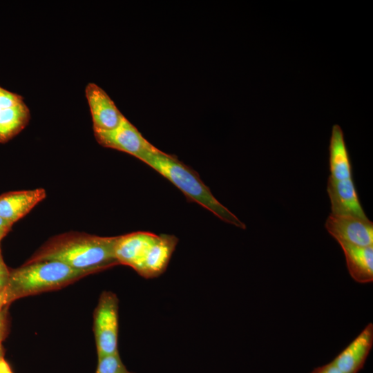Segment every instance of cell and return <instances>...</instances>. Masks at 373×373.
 Instances as JSON below:
<instances>
[{
  "mask_svg": "<svg viewBox=\"0 0 373 373\" xmlns=\"http://www.w3.org/2000/svg\"><path fill=\"white\" fill-rule=\"evenodd\" d=\"M8 233L6 231L0 229V242Z\"/></svg>",
  "mask_w": 373,
  "mask_h": 373,
  "instance_id": "7402d4cb",
  "label": "cell"
},
{
  "mask_svg": "<svg viewBox=\"0 0 373 373\" xmlns=\"http://www.w3.org/2000/svg\"><path fill=\"white\" fill-rule=\"evenodd\" d=\"M8 307L0 312V343L4 339L8 334Z\"/></svg>",
  "mask_w": 373,
  "mask_h": 373,
  "instance_id": "e0dca14e",
  "label": "cell"
},
{
  "mask_svg": "<svg viewBox=\"0 0 373 373\" xmlns=\"http://www.w3.org/2000/svg\"><path fill=\"white\" fill-rule=\"evenodd\" d=\"M85 95L94 132L113 130L117 127L125 117L109 95L95 83L90 82L86 85Z\"/></svg>",
  "mask_w": 373,
  "mask_h": 373,
  "instance_id": "9c48e42d",
  "label": "cell"
},
{
  "mask_svg": "<svg viewBox=\"0 0 373 373\" xmlns=\"http://www.w3.org/2000/svg\"><path fill=\"white\" fill-rule=\"evenodd\" d=\"M330 175L327 191L330 200L332 213L351 215L367 218L355 189L352 166L344 133L338 124L332 126L329 145Z\"/></svg>",
  "mask_w": 373,
  "mask_h": 373,
  "instance_id": "277c9868",
  "label": "cell"
},
{
  "mask_svg": "<svg viewBox=\"0 0 373 373\" xmlns=\"http://www.w3.org/2000/svg\"><path fill=\"white\" fill-rule=\"evenodd\" d=\"M46 196L44 189L11 191L0 195V218L13 224Z\"/></svg>",
  "mask_w": 373,
  "mask_h": 373,
  "instance_id": "7c38bea8",
  "label": "cell"
},
{
  "mask_svg": "<svg viewBox=\"0 0 373 373\" xmlns=\"http://www.w3.org/2000/svg\"><path fill=\"white\" fill-rule=\"evenodd\" d=\"M8 303L4 293L0 294V312L8 306Z\"/></svg>",
  "mask_w": 373,
  "mask_h": 373,
  "instance_id": "ffe728a7",
  "label": "cell"
},
{
  "mask_svg": "<svg viewBox=\"0 0 373 373\" xmlns=\"http://www.w3.org/2000/svg\"><path fill=\"white\" fill-rule=\"evenodd\" d=\"M325 227L336 240L361 246H373V222L367 218L330 213Z\"/></svg>",
  "mask_w": 373,
  "mask_h": 373,
  "instance_id": "52a82bcc",
  "label": "cell"
},
{
  "mask_svg": "<svg viewBox=\"0 0 373 373\" xmlns=\"http://www.w3.org/2000/svg\"><path fill=\"white\" fill-rule=\"evenodd\" d=\"M97 358L95 373H134L127 370L119 352Z\"/></svg>",
  "mask_w": 373,
  "mask_h": 373,
  "instance_id": "9a60e30c",
  "label": "cell"
},
{
  "mask_svg": "<svg viewBox=\"0 0 373 373\" xmlns=\"http://www.w3.org/2000/svg\"><path fill=\"white\" fill-rule=\"evenodd\" d=\"M12 225L0 218V229L9 231Z\"/></svg>",
  "mask_w": 373,
  "mask_h": 373,
  "instance_id": "44dd1931",
  "label": "cell"
},
{
  "mask_svg": "<svg viewBox=\"0 0 373 373\" xmlns=\"http://www.w3.org/2000/svg\"><path fill=\"white\" fill-rule=\"evenodd\" d=\"M93 274L56 260L26 262L10 271L4 294L10 304L18 298L64 287Z\"/></svg>",
  "mask_w": 373,
  "mask_h": 373,
  "instance_id": "3957f363",
  "label": "cell"
},
{
  "mask_svg": "<svg viewBox=\"0 0 373 373\" xmlns=\"http://www.w3.org/2000/svg\"><path fill=\"white\" fill-rule=\"evenodd\" d=\"M373 345V324L360 334L331 361L343 373H357L364 366Z\"/></svg>",
  "mask_w": 373,
  "mask_h": 373,
  "instance_id": "8fae6325",
  "label": "cell"
},
{
  "mask_svg": "<svg viewBox=\"0 0 373 373\" xmlns=\"http://www.w3.org/2000/svg\"><path fill=\"white\" fill-rule=\"evenodd\" d=\"M30 119V109L23 97L0 86V143L15 137Z\"/></svg>",
  "mask_w": 373,
  "mask_h": 373,
  "instance_id": "ba28073f",
  "label": "cell"
},
{
  "mask_svg": "<svg viewBox=\"0 0 373 373\" xmlns=\"http://www.w3.org/2000/svg\"><path fill=\"white\" fill-rule=\"evenodd\" d=\"M117 236L68 233L53 237L27 262L56 260L95 274L119 265L115 256Z\"/></svg>",
  "mask_w": 373,
  "mask_h": 373,
  "instance_id": "6da1fadb",
  "label": "cell"
},
{
  "mask_svg": "<svg viewBox=\"0 0 373 373\" xmlns=\"http://www.w3.org/2000/svg\"><path fill=\"white\" fill-rule=\"evenodd\" d=\"M94 135L102 146L126 153L142 162L151 153L158 150L126 117L115 128L94 132Z\"/></svg>",
  "mask_w": 373,
  "mask_h": 373,
  "instance_id": "8992f818",
  "label": "cell"
},
{
  "mask_svg": "<svg viewBox=\"0 0 373 373\" xmlns=\"http://www.w3.org/2000/svg\"><path fill=\"white\" fill-rule=\"evenodd\" d=\"M3 356H4V349L1 343H0V358L3 357Z\"/></svg>",
  "mask_w": 373,
  "mask_h": 373,
  "instance_id": "603a6c76",
  "label": "cell"
},
{
  "mask_svg": "<svg viewBox=\"0 0 373 373\" xmlns=\"http://www.w3.org/2000/svg\"><path fill=\"white\" fill-rule=\"evenodd\" d=\"M10 270L6 266L0 249V294L5 292L8 285Z\"/></svg>",
  "mask_w": 373,
  "mask_h": 373,
  "instance_id": "2e32d148",
  "label": "cell"
},
{
  "mask_svg": "<svg viewBox=\"0 0 373 373\" xmlns=\"http://www.w3.org/2000/svg\"><path fill=\"white\" fill-rule=\"evenodd\" d=\"M156 234L137 231L118 236L115 247V256L119 265L136 267Z\"/></svg>",
  "mask_w": 373,
  "mask_h": 373,
  "instance_id": "4fadbf2b",
  "label": "cell"
},
{
  "mask_svg": "<svg viewBox=\"0 0 373 373\" xmlns=\"http://www.w3.org/2000/svg\"><path fill=\"white\" fill-rule=\"evenodd\" d=\"M178 242L173 235H156L134 270L145 278L160 276L166 271Z\"/></svg>",
  "mask_w": 373,
  "mask_h": 373,
  "instance_id": "30bf717a",
  "label": "cell"
},
{
  "mask_svg": "<svg viewBox=\"0 0 373 373\" xmlns=\"http://www.w3.org/2000/svg\"><path fill=\"white\" fill-rule=\"evenodd\" d=\"M143 162L174 184L189 200L199 204L225 222L246 229L245 224L213 196L198 173L175 156L158 149L148 155Z\"/></svg>",
  "mask_w": 373,
  "mask_h": 373,
  "instance_id": "7a4b0ae2",
  "label": "cell"
},
{
  "mask_svg": "<svg viewBox=\"0 0 373 373\" xmlns=\"http://www.w3.org/2000/svg\"><path fill=\"white\" fill-rule=\"evenodd\" d=\"M351 277L357 283L373 281V246L361 247L339 242Z\"/></svg>",
  "mask_w": 373,
  "mask_h": 373,
  "instance_id": "5bb4252c",
  "label": "cell"
},
{
  "mask_svg": "<svg viewBox=\"0 0 373 373\" xmlns=\"http://www.w3.org/2000/svg\"><path fill=\"white\" fill-rule=\"evenodd\" d=\"M310 373H343L331 362L319 366L313 370Z\"/></svg>",
  "mask_w": 373,
  "mask_h": 373,
  "instance_id": "ac0fdd59",
  "label": "cell"
},
{
  "mask_svg": "<svg viewBox=\"0 0 373 373\" xmlns=\"http://www.w3.org/2000/svg\"><path fill=\"white\" fill-rule=\"evenodd\" d=\"M119 300L103 291L93 314V332L97 358L118 353Z\"/></svg>",
  "mask_w": 373,
  "mask_h": 373,
  "instance_id": "5b68a950",
  "label": "cell"
},
{
  "mask_svg": "<svg viewBox=\"0 0 373 373\" xmlns=\"http://www.w3.org/2000/svg\"><path fill=\"white\" fill-rule=\"evenodd\" d=\"M0 373H13L9 363L4 357L0 358Z\"/></svg>",
  "mask_w": 373,
  "mask_h": 373,
  "instance_id": "d6986e66",
  "label": "cell"
}]
</instances>
